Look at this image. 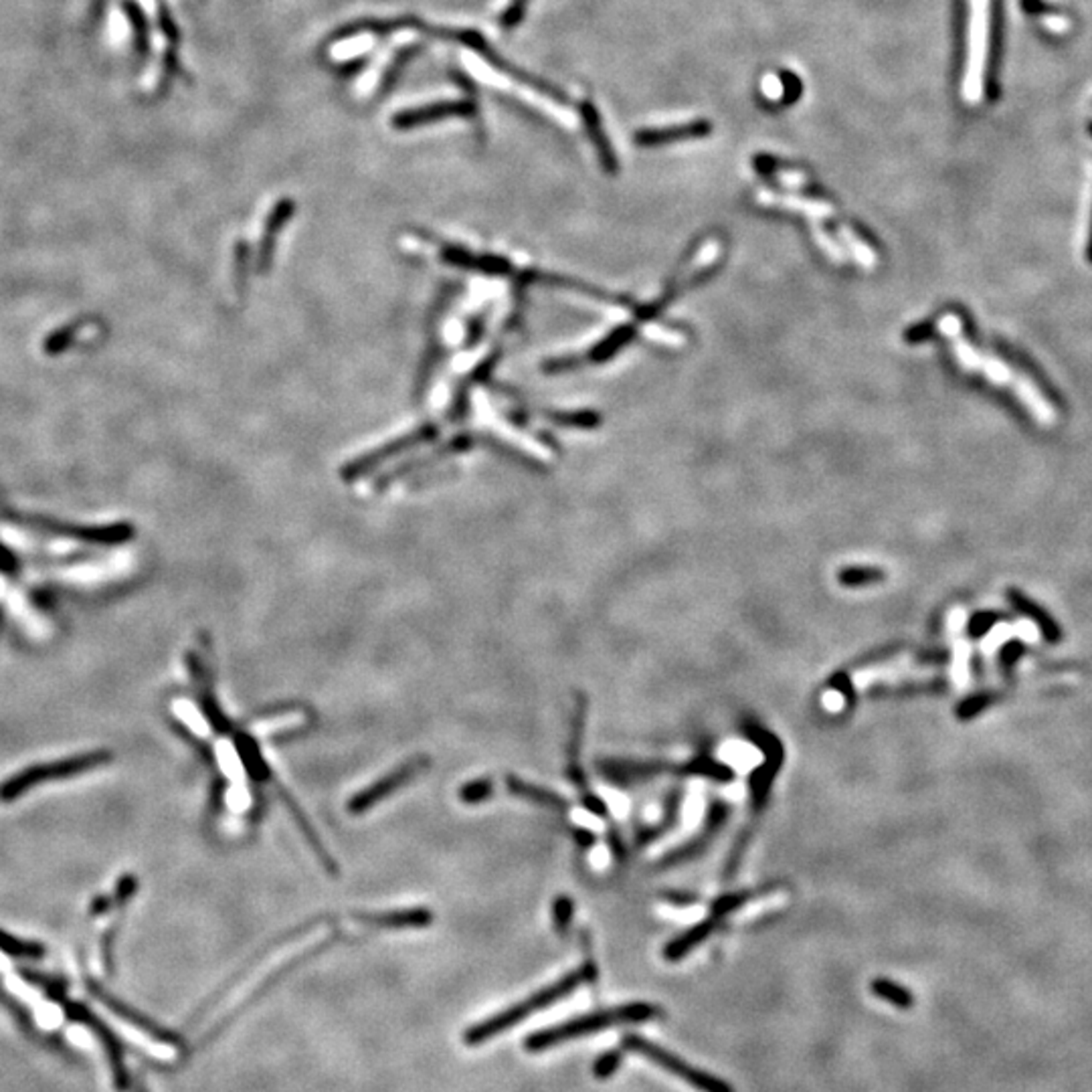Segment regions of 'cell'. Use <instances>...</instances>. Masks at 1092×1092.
I'll return each mask as SVG.
<instances>
[{
	"instance_id": "cell-9",
	"label": "cell",
	"mask_w": 1092,
	"mask_h": 1092,
	"mask_svg": "<svg viewBox=\"0 0 1092 1092\" xmlns=\"http://www.w3.org/2000/svg\"><path fill=\"white\" fill-rule=\"evenodd\" d=\"M425 767H427V759H413L409 762H405V765L395 769V771L384 777V779L376 781L375 785H370L368 789H364L362 793L356 795L354 800L348 803V811L350 814H364V811L373 808L375 803L383 801L384 797L393 793L395 789L407 785L413 777H417Z\"/></svg>"
},
{
	"instance_id": "cell-7",
	"label": "cell",
	"mask_w": 1092,
	"mask_h": 1092,
	"mask_svg": "<svg viewBox=\"0 0 1092 1092\" xmlns=\"http://www.w3.org/2000/svg\"><path fill=\"white\" fill-rule=\"evenodd\" d=\"M597 769L607 781L618 783V785H635L649 779H656L664 773L684 775V765L666 761H621V759H607L599 762Z\"/></svg>"
},
{
	"instance_id": "cell-13",
	"label": "cell",
	"mask_w": 1092,
	"mask_h": 1092,
	"mask_svg": "<svg viewBox=\"0 0 1092 1092\" xmlns=\"http://www.w3.org/2000/svg\"><path fill=\"white\" fill-rule=\"evenodd\" d=\"M757 201L762 202V205L785 207V209H791V211L805 213V215H809L811 219H831V216H834V209H831V205H828V202L795 197V194L779 197V194H771V193L762 191L757 194Z\"/></svg>"
},
{
	"instance_id": "cell-14",
	"label": "cell",
	"mask_w": 1092,
	"mask_h": 1092,
	"mask_svg": "<svg viewBox=\"0 0 1092 1092\" xmlns=\"http://www.w3.org/2000/svg\"><path fill=\"white\" fill-rule=\"evenodd\" d=\"M508 789L512 791L516 797H522V800H528L536 805H544V808H550V809H563L566 805L563 797L552 793V791L532 785V783L518 779V777H510Z\"/></svg>"
},
{
	"instance_id": "cell-8",
	"label": "cell",
	"mask_w": 1092,
	"mask_h": 1092,
	"mask_svg": "<svg viewBox=\"0 0 1092 1092\" xmlns=\"http://www.w3.org/2000/svg\"><path fill=\"white\" fill-rule=\"evenodd\" d=\"M728 815H731V805L724 801H714L710 803L709 814H706V822L704 828L700 831L698 836H694L690 839L688 844H684L682 848L671 850L666 858L660 860V864L657 868H674L690 862V860H694L696 856H700L709 846L712 844V839L718 836V831L723 830V825L726 823Z\"/></svg>"
},
{
	"instance_id": "cell-18",
	"label": "cell",
	"mask_w": 1092,
	"mask_h": 1092,
	"mask_svg": "<svg viewBox=\"0 0 1092 1092\" xmlns=\"http://www.w3.org/2000/svg\"><path fill=\"white\" fill-rule=\"evenodd\" d=\"M680 808H682V791H680V793H678V791H674V793L670 795L666 815H664V819H660V822H657L656 825H652V828H646L640 836H637V846L652 844L654 839L662 838L664 834H666V831L671 828V825L676 823L678 814H680Z\"/></svg>"
},
{
	"instance_id": "cell-22",
	"label": "cell",
	"mask_w": 1092,
	"mask_h": 1092,
	"mask_svg": "<svg viewBox=\"0 0 1092 1092\" xmlns=\"http://www.w3.org/2000/svg\"><path fill=\"white\" fill-rule=\"evenodd\" d=\"M583 111H585L587 128L591 130V136H593L595 144H597V148H599V152H601V158H603V164H605L607 168H615L611 148H609V144H607V140H605V136H603V132H601L603 128H601V122H599L597 111H595V110L589 106V103H585Z\"/></svg>"
},
{
	"instance_id": "cell-27",
	"label": "cell",
	"mask_w": 1092,
	"mask_h": 1092,
	"mask_svg": "<svg viewBox=\"0 0 1092 1092\" xmlns=\"http://www.w3.org/2000/svg\"><path fill=\"white\" fill-rule=\"evenodd\" d=\"M641 332H643V336H648V340L660 342V345L674 346V348L682 346V345H684V340H686V338H684V334H680V332H674V330H666V328H660V326H656V324H648V326H643V328H641Z\"/></svg>"
},
{
	"instance_id": "cell-25",
	"label": "cell",
	"mask_w": 1092,
	"mask_h": 1092,
	"mask_svg": "<svg viewBox=\"0 0 1092 1092\" xmlns=\"http://www.w3.org/2000/svg\"><path fill=\"white\" fill-rule=\"evenodd\" d=\"M839 235L844 237L846 243H848V247L853 251V255H856L858 262L862 263L866 269H872L874 265H876V254H874V251L868 247L860 237L853 235L848 227H839Z\"/></svg>"
},
{
	"instance_id": "cell-10",
	"label": "cell",
	"mask_w": 1092,
	"mask_h": 1092,
	"mask_svg": "<svg viewBox=\"0 0 1092 1092\" xmlns=\"http://www.w3.org/2000/svg\"><path fill=\"white\" fill-rule=\"evenodd\" d=\"M1007 601H1010L1012 607L1016 609L1020 615H1024L1026 619H1030L1034 626L1040 629L1042 640L1050 643V646H1056V643H1060L1064 640V632H1062L1060 623L1056 621L1044 607L1028 597L1026 593H1021L1020 589H1013L1012 587V589H1007Z\"/></svg>"
},
{
	"instance_id": "cell-28",
	"label": "cell",
	"mask_w": 1092,
	"mask_h": 1092,
	"mask_svg": "<svg viewBox=\"0 0 1092 1092\" xmlns=\"http://www.w3.org/2000/svg\"><path fill=\"white\" fill-rule=\"evenodd\" d=\"M944 688H947V684L935 680V682H927V684L925 682L913 684V686L906 684V686H900V688H882V686H878V688L872 690V694L874 692H876V694L878 692L880 694H921V692H941Z\"/></svg>"
},
{
	"instance_id": "cell-2",
	"label": "cell",
	"mask_w": 1092,
	"mask_h": 1092,
	"mask_svg": "<svg viewBox=\"0 0 1092 1092\" xmlns=\"http://www.w3.org/2000/svg\"><path fill=\"white\" fill-rule=\"evenodd\" d=\"M662 1013H664L662 1007H657L654 1004H646V1001H635V1004L611 1007V1010L591 1012V1013H585V1016L566 1020L563 1021V1024L542 1028V1030L532 1032L530 1035H527L522 1046L530 1054H541L544 1052V1050L565 1044V1042H571V1040L585 1038V1035L607 1030V1028L626 1026V1024H643V1021L657 1020Z\"/></svg>"
},
{
	"instance_id": "cell-5",
	"label": "cell",
	"mask_w": 1092,
	"mask_h": 1092,
	"mask_svg": "<svg viewBox=\"0 0 1092 1092\" xmlns=\"http://www.w3.org/2000/svg\"><path fill=\"white\" fill-rule=\"evenodd\" d=\"M743 732L759 747V751L765 755V762L755 769L751 773V781H748V785H751L753 814L759 815L762 808H765L769 795H771L773 781L783 765V747L781 740L777 739L771 731H767L765 726L755 723V720H747L743 724Z\"/></svg>"
},
{
	"instance_id": "cell-3",
	"label": "cell",
	"mask_w": 1092,
	"mask_h": 1092,
	"mask_svg": "<svg viewBox=\"0 0 1092 1092\" xmlns=\"http://www.w3.org/2000/svg\"><path fill=\"white\" fill-rule=\"evenodd\" d=\"M111 761H114V755L110 751H91L75 755V757L43 762V765L27 767L20 773L9 777L4 783H0V803L17 801L29 789L45 785V783L72 779L75 775L106 767Z\"/></svg>"
},
{
	"instance_id": "cell-24",
	"label": "cell",
	"mask_w": 1092,
	"mask_h": 1092,
	"mask_svg": "<svg viewBox=\"0 0 1092 1092\" xmlns=\"http://www.w3.org/2000/svg\"><path fill=\"white\" fill-rule=\"evenodd\" d=\"M0 951H4L6 955L11 957H31L37 959L43 955V947L37 943H27V941H19L15 937L4 933L3 929H0Z\"/></svg>"
},
{
	"instance_id": "cell-15",
	"label": "cell",
	"mask_w": 1092,
	"mask_h": 1092,
	"mask_svg": "<svg viewBox=\"0 0 1092 1092\" xmlns=\"http://www.w3.org/2000/svg\"><path fill=\"white\" fill-rule=\"evenodd\" d=\"M1001 698L1004 696H1001V692L997 690L975 692V694L963 698L961 702L955 706V717L961 720V723H969V720H975L977 717H982L987 709H991L993 704H997Z\"/></svg>"
},
{
	"instance_id": "cell-4",
	"label": "cell",
	"mask_w": 1092,
	"mask_h": 1092,
	"mask_svg": "<svg viewBox=\"0 0 1092 1092\" xmlns=\"http://www.w3.org/2000/svg\"><path fill=\"white\" fill-rule=\"evenodd\" d=\"M621 1046L623 1050H627V1052H635V1054L643 1056V1058L652 1060L662 1070H666V1073L682 1078L684 1082H688L692 1088H696L700 1092H734L731 1084L723 1081V1078L709 1074V1073H704V1070L692 1066V1064L678 1058L676 1054L668 1052L666 1048L657 1046L654 1044V1042L641 1038V1035H637V1034L623 1035Z\"/></svg>"
},
{
	"instance_id": "cell-26",
	"label": "cell",
	"mask_w": 1092,
	"mask_h": 1092,
	"mask_svg": "<svg viewBox=\"0 0 1092 1092\" xmlns=\"http://www.w3.org/2000/svg\"><path fill=\"white\" fill-rule=\"evenodd\" d=\"M623 1060V1052L621 1050H607L599 1056L597 1060L593 1062V1076L599 1078V1081H605V1078L613 1076L618 1073V1068L621 1066Z\"/></svg>"
},
{
	"instance_id": "cell-11",
	"label": "cell",
	"mask_w": 1092,
	"mask_h": 1092,
	"mask_svg": "<svg viewBox=\"0 0 1092 1092\" xmlns=\"http://www.w3.org/2000/svg\"><path fill=\"white\" fill-rule=\"evenodd\" d=\"M720 925H723V919L709 914L702 922H698L696 927H692L680 937L671 939L666 947H664V957H666L668 961H680L690 951H694L698 944H702L709 939L712 933H717Z\"/></svg>"
},
{
	"instance_id": "cell-16",
	"label": "cell",
	"mask_w": 1092,
	"mask_h": 1092,
	"mask_svg": "<svg viewBox=\"0 0 1092 1092\" xmlns=\"http://www.w3.org/2000/svg\"><path fill=\"white\" fill-rule=\"evenodd\" d=\"M684 775L704 777V779H712L718 783H731L734 779V771L731 767L710 757H698L684 762Z\"/></svg>"
},
{
	"instance_id": "cell-33",
	"label": "cell",
	"mask_w": 1092,
	"mask_h": 1092,
	"mask_svg": "<svg viewBox=\"0 0 1092 1092\" xmlns=\"http://www.w3.org/2000/svg\"><path fill=\"white\" fill-rule=\"evenodd\" d=\"M919 660L925 664H933V666H941V664L949 662V652L947 649H930V652H921Z\"/></svg>"
},
{
	"instance_id": "cell-23",
	"label": "cell",
	"mask_w": 1092,
	"mask_h": 1092,
	"mask_svg": "<svg viewBox=\"0 0 1092 1092\" xmlns=\"http://www.w3.org/2000/svg\"><path fill=\"white\" fill-rule=\"evenodd\" d=\"M838 579L839 583L846 587H866L880 583V580L884 579V573L878 569H870V566H852V569H844L839 573Z\"/></svg>"
},
{
	"instance_id": "cell-37",
	"label": "cell",
	"mask_w": 1092,
	"mask_h": 1092,
	"mask_svg": "<svg viewBox=\"0 0 1092 1092\" xmlns=\"http://www.w3.org/2000/svg\"><path fill=\"white\" fill-rule=\"evenodd\" d=\"M1088 259L1092 263V229H1090V239H1088Z\"/></svg>"
},
{
	"instance_id": "cell-36",
	"label": "cell",
	"mask_w": 1092,
	"mask_h": 1092,
	"mask_svg": "<svg viewBox=\"0 0 1092 1092\" xmlns=\"http://www.w3.org/2000/svg\"><path fill=\"white\" fill-rule=\"evenodd\" d=\"M781 87H783V81H779V80L775 81L771 75L765 77V83H762V89H765V94H767L769 97H771V100H775V95H777V97L781 95Z\"/></svg>"
},
{
	"instance_id": "cell-29",
	"label": "cell",
	"mask_w": 1092,
	"mask_h": 1092,
	"mask_svg": "<svg viewBox=\"0 0 1092 1092\" xmlns=\"http://www.w3.org/2000/svg\"><path fill=\"white\" fill-rule=\"evenodd\" d=\"M489 791H492V783L486 779H478V781L467 783V785L461 789L459 797L464 803H480V801H484L486 797H489Z\"/></svg>"
},
{
	"instance_id": "cell-32",
	"label": "cell",
	"mask_w": 1092,
	"mask_h": 1092,
	"mask_svg": "<svg viewBox=\"0 0 1092 1092\" xmlns=\"http://www.w3.org/2000/svg\"><path fill=\"white\" fill-rule=\"evenodd\" d=\"M814 237H815V241L819 243V247H822V249L825 251V254H828L831 259H834V262H844V251L839 249L838 245H836L834 241H831L828 235L822 233V231H819V229L815 227V229H814Z\"/></svg>"
},
{
	"instance_id": "cell-35",
	"label": "cell",
	"mask_w": 1092,
	"mask_h": 1092,
	"mask_svg": "<svg viewBox=\"0 0 1092 1092\" xmlns=\"http://www.w3.org/2000/svg\"><path fill=\"white\" fill-rule=\"evenodd\" d=\"M831 686H836V688L842 692L844 696H848L850 702H853V696H856V694H853V688H852V684L848 680V676H846V674H836L834 678H831Z\"/></svg>"
},
{
	"instance_id": "cell-6",
	"label": "cell",
	"mask_w": 1092,
	"mask_h": 1092,
	"mask_svg": "<svg viewBox=\"0 0 1092 1092\" xmlns=\"http://www.w3.org/2000/svg\"><path fill=\"white\" fill-rule=\"evenodd\" d=\"M987 31H990V20H987V0H973L971 27H969V61H967V75H965V95H967L969 102H975L979 94H982Z\"/></svg>"
},
{
	"instance_id": "cell-20",
	"label": "cell",
	"mask_w": 1092,
	"mask_h": 1092,
	"mask_svg": "<svg viewBox=\"0 0 1092 1092\" xmlns=\"http://www.w3.org/2000/svg\"><path fill=\"white\" fill-rule=\"evenodd\" d=\"M761 888H755V891H743V892H732V894H723L720 899L714 900V905L710 908L712 916H718V919H724L726 914L734 913V910H739L740 906H745L748 900L757 899L761 896Z\"/></svg>"
},
{
	"instance_id": "cell-21",
	"label": "cell",
	"mask_w": 1092,
	"mask_h": 1092,
	"mask_svg": "<svg viewBox=\"0 0 1092 1092\" xmlns=\"http://www.w3.org/2000/svg\"><path fill=\"white\" fill-rule=\"evenodd\" d=\"M1026 654H1028V646L1021 640L1005 641L997 654V666L1001 670V674L1012 676L1013 670L1018 668V664L1026 657Z\"/></svg>"
},
{
	"instance_id": "cell-1",
	"label": "cell",
	"mask_w": 1092,
	"mask_h": 1092,
	"mask_svg": "<svg viewBox=\"0 0 1092 1092\" xmlns=\"http://www.w3.org/2000/svg\"><path fill=\"white\" fill-rule=\"evenodd\" d=\"M595 979H597V967H595L593 961H587L585 965H580L579 969L566 973V975H563L561 979H557L555 983L542 987V990L536 991L535 996L518 1001V1004L506 1007V1010L494 1013V1016H489L486 1020L478 1021V1024H474L472 1028H467L461 1040H464L466 1046L486 1044V1042L494 1040L496 1035H500L502 1032H506L510 1030V1028L522 1024V1021L528 1016H532V1013L542 1012L546 1010V1007L555 1005L557 1001H561L563 997L571 996V993L575 991L580 983H585V982L593 983Z\"/></svg>"
},
{
	"instance_id": "cell-19",
	"label": "cell",
	"mask_w": 1092,
	"mask_h": 1092,
	"mask_svg": "<svg viewBox=\"0 0 1092 1092\" xmlns=\"http://www.w3.org/2000/svg\"><path fill=\"white\" fill-rule=\"evenodd\" d=\"M1012 618H1007L1005 613L1001 611H979L973 615V618L967 621V627H965V632H967L969 640H983V637L991 632L993 627L999 626V623L1010 621Z\"/></svg>"
},
{
	"instance_id": "cell-31",
	"label": "cell",
	"mask_w": 1092,
	"mask_h": 1092,
	"mask_svg": "<svg viewBox=\"0 0 1092 1092\" xmlns=\"http://www.w3.org/2000/svg\"><path fill=\"white\" fill-rule=\"evenodd\" d=\"M718 254H720L718 241H709V243H706L704 247H702V251H700V254H698L696 262L692 263V268H690L688 273H686V276H694V271L706 268V265H710L714 259L718 257Z\"/></svg>"
},
{
	"instance_id": "cell-34",
	"label": "cell",
	"mask_w": 1092,
	"mask_h": 1092,
	"mask_svg": "<svg viewBox=\"0 0 1092 1092\" xmlns=\"http://www.w3.org/2000/svg\"><path fill=\"white\" fill-rule=\"evenodd\" d=\"M777 178H779L781 185H785V186H793V188H797V186H803L805 182H808V178H805L803 174H801V172H797V171H783V172L777 174Z\"/></svg>"
},
{
	"instance_id": "cell-30",
	"label": "cell",
	"mask_w": 1092,
	"mask_h": 1092,
	"mask_svg": "<svg viewBox=\"0 0 1092 1092\" xmlns=\"http://www.w3.org/2000/svg\"><path fill=\"white\" fill-rule=\"evenodd\" d=\"M573 919V902L569 899H558L555 905V927L561 935H565L571 927Z\"/></svg>"
},
{
	"instance_id": "cell-17",
	"label": "cell",
	"mask_w": 1092,
	"mask_h": 1092,
	"mask_svg": "<svg viewBox=\"0 0 1092 1092\" xmlns=\"http://www.w3.org/2000/svg\"><path fill=\"white\" fill-rule=\"evenodd\" d=\"M870 990L876 997L888 1001V1004H892L894 1007H899V1010H910L914 1004L913 993H910L905 985L891 982V979H874L870 983Z\"/></svg>"
},
{
	"instance_id": "cell-12",
	"label": "cell",
	"mask_w": 1092,
	"mask_h": 1092,
	"mask_svg": "<svg viewBox=\"0 0 1092 1092\" xmlns=\"http://www.w3.org/2000/svg\"><path fill=\"white\" fill-rule=\"evenodd\" d=\"M710 124L704 120H694V122H686V124H676V125H666V128H652V130H640L635 134V142L641 146H657L662 142H671V140H684V138H700L710 134Z\"/></svg>"
}]
</instances>
